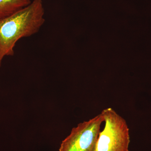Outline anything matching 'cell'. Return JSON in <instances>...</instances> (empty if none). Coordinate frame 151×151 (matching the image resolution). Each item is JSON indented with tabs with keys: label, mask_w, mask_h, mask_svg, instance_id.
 Instances as JSON below:
<instances>
[{
	"label": "cell",
	"mask_w": 151,
	"mask_h": 151,
	"mask_svg": "<svg viewBox=\"0 0 151 151\" xmlns=\"http://www.w3.org/2000/svg\"><path fill=\"white\" fill-rule=\"evenodd\" d=\"M31 2V0H0V19L12 14Z\"/></svg>",
	"instance_id": "4"
},
{
	"label": "cell",
	"mask_w": 151,
	"mask_h": 151,
	"mask_svg": "<svg viewBox=\"0 0 151 151\" xmlns=\"http://www.w3.org/2000/svg\"><path fill=\"white\" fill-rule=\"evenodd\" d=\"M103 122L101 113L89 121L78 124L62 141L59 151H95Z\"/></svg>",
	"instance_id": "3"
},
{
	"label": "cell",
	"mask_w": 151,
	"mask_h": 151,
	"mask_svg": "<svg viewBox=\"0 0 151 151\" xmlns=\"http://www.w3.org/2000/svg\"><path fill=\"white\" fill-rule=\"evenodd\" d=\"M101 113L105 126L99 133L95 151H129V129L126 120L111 108Z\"/></svg>",
	"instance_id": "2"
},
{
	"label": "cell",
	"mask_w": 151,
	"mask_h": 151,
	"mask_svg": "<svg viewBox=\"0 0 151 151\" xmlns=\"http://www.w3.org/2000/svg\"><path fill=\"white\" fill-rule=\"evenodd\" d=\"M43 0H33L29 5L0 19V61L12 56L17 42L38 32L44 24Z\"/></svg>",
	"instance_id": "1"
},
{
	"label": "cell",
	"mask_w": 151,
	"mask_h": 151,
	"mask_svg": "<svg viewBox=\"0 0 151 151\" xmlns=\"http://www.w3.org/2000/svg\"><path fill=\"white\" fill-rule=\"evenodd\" d=\"M1 61H0V65H1Z\"/></svg>",
	"instance_id": "5"
}]
</instances>
